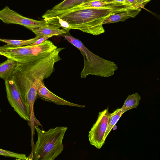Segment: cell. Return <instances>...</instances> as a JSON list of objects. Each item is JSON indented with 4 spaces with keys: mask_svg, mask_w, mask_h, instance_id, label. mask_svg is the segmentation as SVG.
<instances>
[{
    "mask_svg": "<svg viewBox=\"0 0 160 160\" xmlns=\"http://www.w3.org/2000/svg\"><path fill=\"white\" fill-rule=\"evenodd\" d=\"M123 114L121 108H118L112 113H111L108 119L107 129L104 137V139L105 141L108 134L112 130L113 127L116 125Z\"/></svg>",
    "mask_w": 160,
    "mask_h": 160,
    "instance_id": "obj_15",
    "label": "cell"
},
{
    "mask_svg": "<svg viewBox=\"0 0 160 160\" xmlns=\"http://www.w3.org/2000/svg\"><path fill=\"white\" fill-rule=\"evenodd\" d=\"M110 114L108 108L99 112L96 121L89 132L90 144L98 149H100L105 143L104 137Z\"/></svg>",
    "mask_w": 160,
    "mask_h": 160,
    "instance_id": "obj_7",
    "label": "cell"
},
{
    "mask_svg": "<svg viewBox=\"0 0 160 160\" xmlns=\"http://www.w3.org/2000/svg\"><path fill=\"white\" fill-rule=\"evenodd\" d=\"M32 46V56L33 62L46 57L58 48L52 41L48 39L39 45Z\"/></svg>",
    "mask_w": 160,
    "mask_h": 160,
    "instance_id": "obj_10",
    "label": "cell"
},
{
    "mask_svg": "<svg viewBox=\"0 0 160 160\" xmlns=\"http://www.w3.org/2000/svg\"><path fill=\"white\" fill-rule=\"evenodd\" d=\"M53 36H44L39 38L36 42L32 43L28 45L30 46H35L39 45L45 41L49 38L53 37Z\"/></svg>",
    "mask_w": 160,
    "mask_h": 160,
    "instance_id": "obj_21",
    "label": "cell"
},
{
    "mask_svg": "<svg viewBox=\"0 0 160 160\" xmlns=\"http://www.w3.org/2000/svg\"><path fill=\"white\" fill-rule=\"evenodd\" d=\"M19 63L11 59H8L3 62L0 63V78L4 81L12 76L16 68Z\"/></svg>",
    "mask_w": 160,
    "mask_h": 160,
    "instance_id": "obj_13",
    "label": "cell"
},
{
    "mask_svg": "<svg viewBox=\"0 0 160 160\" xmlns=\"http://www.w3.org/2000/svg\"><path fill=\"white\" fill-rule=\"evenodd\" d=\"M131 6L136 8H143L151 0H127Z\"/></svg>",
    "mask_w": 160,
    "mask_h": 160,
    "instance_id": "obj_20",
    "label": "cell"
},
{
    "mask_svg": "<svg viewBox=\"0 0 160 160\" xmlns=\"http://www.w3.org/2000/svg\"><path fill=\"white\" fill-rule=\"evenodd\" d=\"M141 8L132 7L124 11L112 14L104 21L102 24L111 23L118 22H123L127 19L134 18L141 11Z\"/></svg>",
    "mask_w": 160,
    "mask_h": 160,
    "instance_id": "obj_11",
    "label": "cell"
},
{
    "mask_svg": "<svg viewBox=\"0 0 160 160\" xmlns=\"http://www.w3.org/2000/svg\"><path fill=\"white\" fill-rule=\"evenodd\" d=\"M0 155L16 158L18 160H28V157L24 154L18 153L0 148Z\"/></svg>",
    "mask_w": 160,
    "mask_h": 160,
    "instance_id": "obj_19",
    "label": "cell"
},
{
    "mask_svg": "<svg viewBox=\"0 0 160 160\" xmlns=\"http://www.w3.org/2000/svg\"><path fill=\"white\" fill-rule=\"evenodd\" d=\"M133 6H125L112 8H92L71 12L52 15L44 19L57 17L67 22L70 29L98 35L105 32L102 23L106 18L114 13Z\"/></svg>",
    "mask_w": 160,
    "mask_h": 160,
    "instance_id": "obj_2",
    "label": "cell"
},
{
    "mask_svg": "<svg viewBox=\"0 0 160 160\" xmlns=\"http://www.w3.org/2000/svg\"><path fill=\"white\" fill-rule=\"evenodd\" d=\"M87 0H64L56 5L52 10L62 11L71 9L85 2Z\"/></svg>",
    "mask_w": 160,
    "mask_h": 160,
    "instance_id": "obj_16",
    "label": "cell"
},
{
    "mask_svg": "<svg viewBox=\"0 0 160 160\" xmlns=\"http://www.w3.org/2000/svg\"><path fill=\"white\" fill-rule=\"evenodd\" d=\"M40 37L36 36L35 38L26 40L8 39L0 38V42L15 46H22L28 45L38 40Z\"/></svg>",
    "mask_w": 160,
    "mask_h": 160,
    "instance_id": "obj_17",
    "label": "cell"
},
{
    "mask_svg": "<svg viewBox=\"0 0 160 160\" xmlns=\"http://www.w3.org/2000/svg\"><path fill=\"white\" fill-rule=\"evenodd\" d=\"M68 42L78 49L84 58V67L81 72V78L89 75L108 77L113 75L118 68L113 62L103 59L88 50L81 41L70 35H62Z\"/></svg>",
    "mask_w": 160,
    "mask_h": 160,
    "instance_id": "obj_4",
    "label": "cell"
},
{
    "mask_svg": "<svg viewBox=\"0 0 160 160\" xmlns=\"http://www.w3.org/2000/svg\"><path fill=\"white\" fill-rule=\"evenodd\" d=\"M141 97L137 92L129 95L121 108L123 113L132 108H136L138 106Z\"/></svg>",
    "mask_w": 160,
    "mask_h": 160,
    "instance_id": "obj_14",
    "label": "cell"
},
{
    "mask_svg": "<svg viewBox=\"0 0 160 160\" xmlns=\"http://www.w3.org/2000/svg\"><path fill=\"white\" fill-rule=\"evenodd\" d=\"M128 6L124 4L106 0H87L82 3L69 10V12L92 8H112Z\"/></svg>",
    "mask_w": 160,
    "mask_h": 160,
    "instance_id": "obj_9",
    "label": "cell"
},
{
    "mask_svg": "<svg viewBox=\"0 0 160 160\" xmlns=\"http://www.w3.org/2000/svg\"><path fill=\"white\" fill-rule=\"evenodd\" d=\"M0 20L5 23L20 25L30 30L49 24L44 19L37 20L24 17L11 9L8 6L0 10Z\"/></svg>",
    "mask_w": 160,
    "mask_h": 160,
    "instance_id": "obj_6",
    "label": "cell"
},
{
    "mask_svg": "<svg viewBox=\"0 0 160 160\" xmlns=\"http://www.w3.org/2000/svg\"><path fill=\"white\" fill-rule=\"evenodd\" d=\"M107 1L116 2L128 6H131L127 0H106Z\"/></svg>",
    "mask_w": 160,
    "mask_h": 160,
    "instance_id": "obj_22",
    "label": "cell"
},
{
    "mask_svg": "<svg viewBox=\"0 0 160 160\" xmlns=\"http://www.w3.org/2000/svg\"><path fill=\"white\" fill-rule=\"evenodd\" d=\"M117 128V126L115 125L113 127L112 129L113 130H115Z\"/></svg>",
    "mask_w": 160,
    "mask_h": 160,
    "instance_id": "obj_23",
    "label": "cell"
},
{
    "mask_svg": "<svg viewBox=\"0 0 160 160\" xmlns=\"http://www.w3.org/2000/svg\"><path fill=\"white\" fill-rule=\"evenodd\" d=\"M64 48H58L46 57L32 62L19 63L14 71L12 76L16 85L24 101L30 107L31 124L34 122L33 106L39 83L54 72L55 63L61 59L59 53Z\"/></svg>",
    "mask_w": 160,
    "mask_h": 160,
    "instance_id": "obj_1",
    "label": "cell"
},
{
    "mask_svg": "<svg viewBox=\"0 0 160 160\" xmlns=\"http://www.w3.org/2000/svg\"><path fill=\"white\" fill-rule=\"evenodd\" d=\"M37 97L45 101L52 102L57 105H68L79 108H84L85 107L84 105L68 101L54 94L45 86L43 80L41 81L39 83L37 92Z\"/></svg>",
    "mask_w": 160,
    "mask_h": 160,
    "instance_id": "obj_8",
    "label": "cell"
},
{
    "mask_svg": "<svg viewBox=\"0 0 160 160\" xmlns=\"http://www.w3.org/2000/svg\"><path fill=\"white\" fill-rule=\"evenodd\" d=\"M38 139L28 160H53L63 149L62 140L68 128L58 127L48 131L35 127Z\"/></svg>",
    "mask_w": 160,
    "mask_h": 160,
    "instance_id": "obj_3",
    "label": "cell"
},
{
    "mask_svg": "<svg viewBox=\"0 0 160 160\" xmlns=\"http://www.w3.org/2000/svg\"><path fill=\"white\" fill-rule=\"evenodd\" d=\"M36 36L41 37L44 36H57L66 34L67 32L63 29H60V28L48 24V25L31 29Z\"/></svg>",
    "mask_w": 160,
    "mask_h": 160,
    "instance_id": "obj_12",
    "label": "cell"
},
{
    "mask_svg": "<svg viewBox=\"0 0 160 160\" xmlns=\"http://www.w3.org/2000/svg\"><path fill=\"white\" fill-rule=\"evenodd\" d=\"M4 81L7 98L9 103L22 118L30 122V107L23 99L16 85L12 75Z\"/></svg>",
    "mask_w": 160,
    "mask_h": 160,
    "instance_id": "obj_5",
    "label": "cell"
},
{
    "mask_svg": "<svg viewBox=\"0 0 160 160\" xmlns=\"http://www.w3.org/2000/svg\"><path fill=\"white\" fill-rule=\"evenodd\" d=\"M0 112H1V108H0Z\"/></svg>",
    "mask_w": 160,
    "mask_h": 160,
    "instance_id": "obj_24",
    "label": "cell"
},
{
    "mask_svg": "<svg viewBox=\"0 0 160 160\" xmlns=\"http://www.w3.org/2000/svg\"><path fill=\"white\" fill-rule=\"evenodd\" d=\"M44 19L48 21L49 24L54 25L59 28H62L63 29L67 32H68L70 30V25L66 21L57 17Z\"/></svg>",
    "mask_w": 160,
    "mask_h": 160,
    "instance_id": "obj_18",
    "label": "cell"
}]
</instances>
